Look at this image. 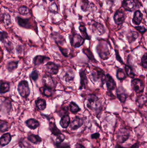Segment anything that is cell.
I'll list each match as a JSON object with an SVG mask.
<instances>
[{"label":"cell","instance_id":"obj_4","mask_svg":"<svg viewBox=\"0 0 147 148\" xmlns=\"http://www.w3.org/2000/svg\"><path fill=\"white\" fill-rule=\"evenodd\" d=\"M87 106L89 109L98 110L101 108L102 104L99 98L95 95H90L87 98Z\"/></svg>","mask_w":147,"mask_h":148},{"label":"cell","instance_id":"obj_40","mask_svg":"<svg viewBox=\"0 0 147 148\" xmlns=\"http://www.w3.org/2000/svg\"><path fill=\"white\" fill-rule=\"evenodd\" d=\"M19 12L22 15H26L28 14V13H29V10L28 8L26 6H22L19 8Z\"/></svg>","mask_w":147,"mask_h":148},{"label":"cell","instance_id":"obj_13","mask_svg":"<svg viewBox=\"0 0 147 148\" xmlns=\"http://www.w3.org/2000/svg\"><path fill=\"white\" fill-rule=\"evenodd\" d=\"M83 123L84 120L83 118L79 116H76L70 123V128L72 130H77L81 127Z\"/></svg>","mask_w":147,"mask_h":148},{"label":"cell","instance_id":"obj_2","mask_svg":"<svg viewBox=\"0 0 147 148\" xmlns=\"http://www.w3.org/2000/svg\"><path fill=\"white\" fill-rule=\"evenodd\" d=\"M96 51L101 59L107 60L110 56V50L106 42L102 41L96 47Z\"/></svg>","mask_w":147,"mask_h":148},{"label":"cell","instance_id":"obj_45","mask_svg":"<svg viewBox=\"0 0 147 148\" xmlns=\"http://www.w3.org/2000/svg\"><path fill=\"white\" fill-rule=\"evenodd\" d=\"M8 37V35L7 32L0 31V42H1L3 43Z\"/></svg>","mask_w":147,"mask_h":148},{"label":"cell","instance_id":"obj_26","mask_svg":"<svg viewBox=\"0 0 147 148\" xmlns=\"http://www.w3.org/2000/svg\"><path fill=\"white\" fill-rule=\"evenodd\" d=\"M139 33L136 31H130L128 33L127 35V38L129 43L136 40V39L139 37Z\"/></svg>","mask_w":147,"mask_h":148},{"label":"cell","instance_id":"obj_20","mask_svg":"<svg viewBox=\"0 0 147 148\" xmlns=\"http://www.w3.org/2000/svg\"><path fill=\"white\" fill-rule=\"evenodd\" d=\"M17 20L18 25L20 27L26 29H31L32 27V25L29 19H24L20 17V16H18L17 17Z\"/></svg>","mask_w":147,"mask_h":148},{"label":"cell","instance_id":"obj_23","mask_svg":"<svg viewBox=\"0 0 147 148\" xmlns=\"http://www.w3.org/2000/svg\"><path fill=\"white\" fill-rule=\"evenodd\" d=\"M70 123V119L69 115H65L61 117L60 124L63 128L66 129Z\"/></svg>","mask_w":147,"mask_h":148},{"label":"cell","instance_id":"obj_1","mask_svg":"<svg viewBox=\"0 0 147 148\" xmlns=\"http://www.w3.org/2000/svg\"><path fill=\"white\" fill-rule=\"evenodd\" d=\"M91 68V75L92 79L94 82H99L101 83V86H103L105 83L106 75L104 71L100 68L93 66Z\"/></svg>","mask_w":147,"mask_h":148},{"label":"cell","instance_id":"obj_28","mask_svg":"<svg viewBox=\"0 0 147 148\" xmlns=\"http://www.w3.org/2000/svg\"><path fill=\"white\" fill-rule=\"evenodd\" d=\"M35 104L39 110H43L46 108V101L45 99L41 98L37 99L35 101Z\"/></svg>","mask_w":147,"mask_h":148},{"label":"cell","instance_id":"obj_53","mask_svg":"<svg viewBox=\"0 0 147 148\" xmlns=\"http://www.w3.org/2000/svg\"><path fill=\"white\" fill-rule=\"evenodd\" d=\"M108 1H109L110 2H111L112 3H113L114 0H108Z\"/></svg>","mask_w":147,"mask_h":148},{"label":"cell","instance_id":"obj_14","mask_svg":"<svg viewBox=\"0 0 147 148\" xmlns=\"http://www.w3.org/2000/svg\"><path fill=\"white\" fill-rule=\"evenodd\" d=\"M113 19L115 24L117 25H120L124 22L126 17L125 14L123 11L118 10L115 13Z\"/></svg>","mask_w":147,"mask_h":148},{"label":"cell","instance_id":"obj_18","mask_svg":"<svg viewBox=\"0 0 147 148\" xmlns=\"http://www.w3.org/2000/svg\"><path fill=\"white\" fill-rule=\"evenodd\" d=\"M75 77V73L74 71L70 69H69L65 72L63 75V78L65 82L67 83L71 82L74 80Z\"/></svg>","mask_w":147,"mask_h":148},{"label":"cell","instance_id":"obj_46","mask_svg":"<svg viewBox=\"0 0 147 148\" xmlns=\"http://www.w3.org/2000/svg\"><path fill=\"white\" fill-rule=\"evenodd\" d=\"M135 28L142 34H144L146 31V29L144 26H137L134 27Z\"/></svg>","mask_w":147,"mask_h":148},{"label":"cell","instance_id":"obj_54","mask_svg":"<svg viewBox=\"0 0 147 148\" xmlns=\"http://www.w3.org/2000/svg\"><path fill=\"white\" fill-rule=\"evenodd\" d=\"M49 1H54V0H49Z\"/></svg>","mask_w":147,"mask_h":148},{"label":"cell","instance_id":"obj_55","mask_svg":"<svg viewBox=\"0 0 147 148\" xmlns=\"http://www.w3.org/2000/svg\"><path fill=\"white\" fill-rule=\"evenodd\" d=\"M14 1H20V0H14Z\"/></svg>","mask_w":147,"mask_h":148},{"label":"cell","instance_id":"obj_6","mask_svg":"<svg viewBox=\"0 0 147 148\" xmlns=\"http://www.w3.org/2000/svg\"><path fill=\"white\" fill-rule=\"evenodd\" d=\"M69 40L71 45L74 47H80L84 43L85 40L79 34L73 33L69 36Z\"/></svg>","mask_w":147,"mask_h":148},{"label":"cell","instance_id":"obj_44","mask_svg":"<svg viewBox=\"0 0 147 148\" xmlns=\"http://www.w3.org/2000/svg\"><path fill=\"white\" fill-rule=\"evenodd\" d=\"M147 53H145V54L142 56L141 58V65L142 66V67L144 69H147Z\"/></svg>","mask_w":147,"mask_h":148},{"label":"cell","instance_id":"obj_42","mask_svg":"<svg viewBox=\"0 0 147 148\" xmlns=\"http://www.w3.org/2000/svg\"><path fill=\"white\" fill-rule=\"evenodd\" d=\"M30 77L31 79L34 81L36 82L39 78V74L38 71L36 70H34L32 71L30 74Z\"/></svg>","mask_w":147,"mask_h":148},{"label":"cell","instance_id":"obj_48","mask_svg":"<svg viewBox=\"0 0 147 148\" xmlns=\"http://www.w3.org/2000/svg\"><path fill=\"white\" fill-rule=\"evenodd\" d=\"M115 52L116 54V58L117 60L118 61H119L120 63H121L122 64H124V62H123V61L122 60V59L121 58V56L119 54V52L117 49H115Z\"/></svg>","mask_w":147,"mask_h":148},{"label":"cell","instance_id":"obj_34","mask_svg":"<svg viewBox=\"0 0 147 148\" xmlns=\"http://www.w3.org/2000/svg\"><path fill=\"white\" fill-rule=\"evenodd\" d=\"M69 108H70V111L73 114H76L81 110V109L80 108L79 106L73 101H72L69 104Z\"/></svg>","mask_w":147,"mask_h":148},{"label":"cell","instance_id":"obj_47","mask_svg":"<svg viewBox=\"0 0 147 148\" xmlns=\"http://www.w3.org/2000/svg\"><path fill=\"white\" fill-rule=\"evenodd\" d=\"M50 11L51 13H57L58 12V7L55 3H53L50 6Z\"/></svg>","mask_w":147,"mask_h":148},{"label":"cell","instance_id":"obj_27","mask_svg":"<svg viewBox=\"0 0 147 148\" xmlns=\"http://www.w3.org/2000/svg\"><path fill=\"white\" fill-rule=\"evenodd\" d=\"M10 90V84L8 82H1L0 84V94L8 92Z\"/></svg>","mask_w":147,"mask_h":148},{"label":"cell","instance_id":"obj_38","mask_svg":"<svg viewBox=\"0 0 147 148\" xmlns=\"http://www.w3.org/2000/svg\"><path fill=\"white\" fill-rule=\"evenodd\" d=\"M146 101V97L143 95L138 97L136 99V103L139 106L143 105Z\"/></svg>","mask_w":147,"mask_h":148},{"label":"cell","instance_id":"obj_52","mask_svg":"<svg viewBox=\"0 0 147 148\" xmlns=\"http://www.w3.org/2000/svg\"><path fill=\"white\" fill-rule=\"evenodd\" d=\"M75 148H85V147L84 146H83L82 144H79V143H77V144H76L75 145Z\"/></svg>","mask_w":147,"mask_h":148},{"label":"cell","instance_id":"obj_25","mask_svg":"<svg viewBox=\"0 0 147 148\" xmlns=\"http://www.w3.org/2000/svg\"><path fill=\"white\" fill-rule=\"evenodd\" d=\"M19 61H11L8 62L6 65V68L9 73H12L18 68Z\"/></svg>","mask_w":147,"mask_h":148},{"label":"cell","instance_id":"obj_49","mask_svg":"<svg viewBox=\"0 0 147 148\" xmlns=\"http://www.w3.org/2000/svg\"><path fill=\"white\" fill-rule=\"evenodd\" d=\"M56 147L57 148H70V145L67 143H61Z\"/></svg>","mask_w":147,"mask_h":148},{"label":"cell","instance_id":"obj_11","mask_svg":"<svg viewBox=\"0 0 147 148\" xmlns=\"http://www.w3.org/2000/svg\"><path fill=\"white\" fill-rule=\"evenodd\" d=\"M46 71L50 75H57L58 73L59 67L57 64L52 62H48L45 65Z\"/></svg>","mask_w":147,"mask_h":148},{"label":"cell","instance_id":"obj_32","mask_svg":"<svg viewBox=\"0 0 147 148\" xmlns=\"http://www.w3.org/2000/svg\"><path fill=\"white\" fill-rule=\"evenodd\" d=\"M52 37L55 40V42H56L58 45H62L63 44L65 39H64V37L62 36L57 32H54L53 34H52Z\"/></svg>","mask_w":147,"mask_h":148},{"label":"cell","instance_id":"obj_17","mask_svg":"<svg viewBox=\"0 0 147 148\" xmlns=\"http://www.w3.org/2000/svg\"><path fill=\"white\" fill-rule=\"evenodd\" d=\"M143 17V14L140 10H135L134 14L133 17L132 19V22L134 25L139 26L142 21Z\"/></svg>","mask_w":147,"mask_h":148},{"label":"cell","instance_id":"obj_37","mask_svg":"<svg viewBox=\"0 0 147 148\" xmlns=\"http://www.w3.org/2000/svg\"><path fill=\"white\" fill-rule=\"evenodd\" d=\"M125 70L126 74L129 77L132 78H134L135 75L131 67L128 65H125Z\"/></svg>","mask_w":147,"mask_h":148},{"label":"cell","instance_id":"obj_19","mask_svg":"<svg viewBox=\"0 0 147 148\" xmlns=\"http://www.w3.org/2000/svg\"><path fill=\"white\" fill-rule=\"evenodd\" d=\"M50 58L45 56L37 55L34 58L33 62L35 66H38L49 60Z\"/></svg>","mask_w":147,"mask_h":148},{"label":"cell","instance_id":"obj_21","mask_svg":"<svg viewBox=\"0 0 147 148\" xmlns=\"http://www.w3.org/2000/svg\"><path fill=\"white\" fill-rule=\"evenodd\" d=\"M11 140V136L9 133L3 135L0 138V147H3L8 145Z\"/></svg>","mask_w":147,"mask_h":148},{"label":"cell","instance_id":"obj_12","mask_svg":"<svg viewBox=\"0 0 147 148\" xmlns=\"http://www.w3.org/2000/svg\"><path fill=\"white\" fill-rule=\"evenodd\" d=\"M42 82L44 86L53 89L56 86L54 80L50 75H45L42 77Z\"/></svg>","mask_w":147,"mask_h":148},{"label":"cell","instance_id":"obj_22","mask_svg":"<svg viewBox=\"0 0 147 148\" xmlns=\"http://www.w3.org/2000/svg\"><path fill=\"white\" fill-rule=\"evenodd\" d=\"M26 125L30 129L34 130L39 126V123L37 120L33 118H30L26 121Z\"/></svg>","mask_w":147,"mask_h":148},{"label":"cell","instance_id":"obj_9","mask_svg":"<svg viewBox=\"0 0 147 148\" xmlns=\"http://www.w3.org/2000/svg\"><path fill=\"white\" fill-rule=\"evenodd\" d=\"M130 136V132L126 129H121L117 133V140L121 143H124Z\"/></svg>","mask_w":147,"mask_h":148},{"label":"cell","instance_id":"obj_41","mask_svg":"<svg viewBox=\"0 0 147 148\" xmlns=\"http://www.w3.org/2000/svg\"><path fill=\"white\" fill-rule=\"evenodd\" d=\"M3 43H4V47L9 52H11L14 49L13 44L10 42L5 41Z\"/></svg>","mask_w":147,"mask_h":148},{"label":"cell","instance_id":"obj_15","mask_svg":"<svg viewBox=\"0 0 147 148\" xmlns=\"http://www.w3.org/2000/svg\"><path fill=\"white\" fill-rule=\"evenodd\" d=\"M79 74L80 77V83L79 89L82 90L86 88L88 83V78L86 75L85 70L83 69H80Z\"/></svg>","mask_w":147,"mask_h":148},{"label":"cell","instance_id":"obj_33","mask_svg":"<svg viewBox=\"0 0 147 148\" xmlns=\"http://www.w3.org/2000/svg\"><path fill=\"white\" fill-rule=\"evenodd\" d=\"M49 129L52 134L54 136L61 133L59 129L57 127L54 122H50L49 123Z\"/></svg>","mask_w":147,"mask_h":148},{"label":"cell","instance_id":"obj_31","mask_svg":"<svg viewBox=\"0 0 147 148\" xmlns=\"http://www.w3.org/2000/svg\"><path fill=\"white\" fill-rule=\"evenodd\" d=\"M40 91L42 93V94H43L46 97H50L52 96L54 91L53 89L47 88L45 86L40 88Z\"/></svg>","mask_w":147,"mask_h":148},{"label":"cell","instance_id":"obj_30","mask_svg":"<svg viewBox=\"0 0 147 148\" xmlns=\"http://www.w3.org/2000/svg\"><path fill=\"white\" fill-rule=\"evenodd\" d=\"M79 31H80L81 34H82V37H83L85 40H90V38L88 33H87V29H86V27L85 26L84 24H83V23H81V24H80V26L79 27Z\"/></svg>","mask_w":147,"mask_h":148},{"label":"cell","instance_id":"obj_7","mask_svg":"<svg viewBox=\"0 0 147 148\" xmlns=\"http://www.w3.org/2000/svg\"><path fill=\"white\" fill-rule=\"evenodd\" d=\"M131 87L136 93L140 94L144 91L145 85L142 80L140 78H135L131 81Z\"/></svg>","mask_w":147,"mask_h":148},{"label":"cell","instance_id":"obj_51","mask_svg":"<svg viewBox=\"0 0 147 148\" xmlns=\"http://www.w3.org/2000/svg\"><path fill=\"white\" fill-rule=\"evenodd\" d=\"M100 136V134L99 133H96L91 134V137L92 139H97L98 138H99Z\"/></svg>","mask_w":147,"mask_h":148},{"label":"cell","instance_id":"obj_43","mask_svg":"<svg viewBox=\"0 0 147 148\" xmlns=\"http://www.w3.org/2000/svg\"><path fill=\"white\" fill-rule=\"evenodd\" d=\"M8 130V125L7 123L3 122L0 123V132H5Z\"/></svg>","mask_w":147,"mask_h":148},{"label":"cell","instance_id":"obj_36","mask_svg":"<svg viewBox=\"0 0 147 148\" xmlns=\"http://www.w3.org/2000/svg\"><path fill=\"white\" fill-rule=\"evenodd\" d=\"M54 136H55V140H54L55 146L62 143L63 141L64 140V136L63 134H61V133L58 134L56 135H55Z\"/></svg>","mask_w":147,"mask_h":148},{"label":"cell","instance_id":"obj_8","mask_svg":"<svg viewBox=\"0 0 147 148\" xmlns=\"http://www.w3.org/2000/svg\"><path fill=\"white\" fill-rule=\"evenodd\" d=\"M92 32L98 35L101 36L105 33V29L103 24L98 22L92 21L91 23Z\"/></svg>","mask_w":147,"mask_h":148},{"label":"cell","instance_id":"obj_24","mask_svg":"<svg viewBox=\"0 0 147 148\" xmlns=\"http://www.w3.org/2000/svg\"><path fill=\"white\" fill-rule=\"evenodd\" d=\"M93 3H89V1L88 0H81V8L84 12H87L89 11L90 8L92 9L96 7V6L93 7ZM95 6V5H94Z\"/></svg>","mask_w":147,"mask_h":148},{"label":"cell","instance_id":"obj_5","mask_svg":"<svg viewBox=\"0 0 147 148\" xmlns=\"http://www.w3.org/2000/svg\"><path fill=\"white\" fill-rule=\"evenodd\" d=\"M139 0H123L122 6L124 10L129 12H133L141 7Z\"/></svg>","mask_w":147,"mask_h":148},{"label":"cell","instance_id":"obj_39","mask_svg":"<svg viewBox=\"0 0 147 148\" xmlns=\"http://www.w3.org/2000/svg\"><path fill=\"white\" fill-rule=\"evenodd\" d=\"M83 52L87 56V57L90 60L96 62V60H95V58H94V55L89 49H83Z\"/></svg>","mask_w":147,"mask_h":148},{"label":"cell","instance_id":"obj_29","mask_svg":"<svg viewBox=\"0 0 147 148\" xmlns=\"http://www.w3.org/2000/svg\"><path fill=\"white\" fill-rule=\"evenodd\" d=\"M27 139L29 141L34 144H38L41 142V139L38 135L33 134H30L27 136Z\"/></svg>","mask_w":147,"mask_h":148},{"label":"cell","instance_id":"obj_50","mask_svg":"<svg viewBox=\"0 0 147 148\" xmlns=\"http://www.w3.org/2000/svg\"><path fill=\"white\" fill-rule=\"evenodd\" d=\"M139 147H140V145L138 143H135V144H134V145H133V146H131L129 148L123 147H122V146H120V145H118V144H117L115 146V148H138Z\"/></svg>","mask_w":147,"mask_h":148},{"label":"cell","instance_id":"obj_35","mask_svg":"<svg viewBox=\"0 0 147 148\" xmlns=\"http://www.w3.org/2000/svg\"><path fill=\"white\" fill-rule=\"evenodd\" d=\"M116 76L117 79L121 82L125 80L127 77L126 74L124 73L123 69L121 68L118 69L117 71Z\"/></svg>","mask_w":147,"mask_h":148},{"label":"cell","instance_id":"obj_16","mask_svg":"<svg viewBox=\"0 0 147 148\" xmlns=\"http://www.w3.org/2000/svg\"><path fill=\"white\" fill-rule=\"evenodd\" d=\"M117 96L121 103H125L127 97V91L122 87H119L117 89Z\"/></svg>","mask_w":147,"mask_h":148},{"label":"cell","instance_id":"obj_3","mask_svg":"<svg viewBox=\"0 0 147 148\" xmlns=\"http://www.w3.org/2000/svg\"><path fill=\"white\" fill-rule=\"evenodd\" d=\"M17 90L21 97L27 98L30 94V89L27 81L22 80L18 84Z\"/></svg>","mask_w":147,"mask_h":148},{"label":"cell","instance_id":"obj_10","mask_svg":"<svg viewBox=\"0 0 147 148\" xmlns=\"http://www.w3.org/2000/svg\"><path fill=\"white\" fill-rule=\"evenodd\" d=\"M105 82L106 84L107 89L110 95L112 94V91L116 88V83L114 78L112 77L110 74H108L106 75Z\"/></svg>","mask_w":147,"mask_h":148}]
</instances>
